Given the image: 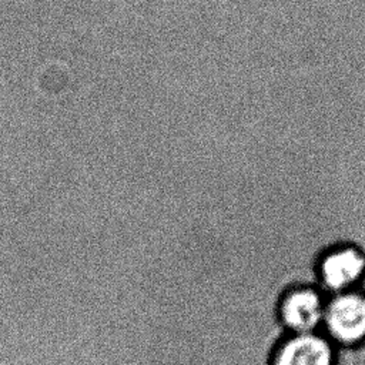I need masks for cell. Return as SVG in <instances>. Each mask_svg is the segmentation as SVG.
<instances>
[{
	"label": "cell",
	"mask_w": 365,
	"mask_h": 365,
	"mask_svg": "<svg viewBox=\"0 0 365 365\" xmlns=\"http://www.w3.org/2000/svg\"><path fill=\"white\" fill-rule=\"evenodd\" d=\"M327 294L311 281H291L279 292L275 318L284 334L321 331Z\"/></svg>",
	"instance_id": "obj_1"
},
{
	"label": "cell",
	"mask_w": 365,
	"mask_h": 365,
	"mask_svg": "<svg viewBox=\"0 0 365 365\" xmlns=\"http://www.w3.org/2000/svg\"><path fill=\"white\" fill-rule=\"evenodd\" d=\"M312 277L327 297L361 288L365 281V252L352 244L331 245L317 255Z\"/></svg>",
	"instance_id": "obj_3"
},
{
	"label": "cell",
	"mask_w": 365,
	"mask_h": 365,
	"mask_svg": "<svg viewBox=\"0 0 365 365\" xmlns=\"http://www.w3.org/2000/svg\"><path fill=\"white\" fill-rule=\"evenodd\" d=\"M321 332L339 349L365 345V291L328 295Z\"/></svg>",
	"instance_id": "obj_2"
},
{
	"label": "cell",
	"mask_w": 365,
	"mask_h": 365,
	"mask_svg": "<svg viewBox=\"0 0 365 365\" xmlns=\"http://www.w3.org/2000/svg\"><path fill=\"white\" fill-rule=\"evenodd\" d=\"M268 365H338V348L321 331L284 334L274 344Z\"/></svg>",
	"instance_id": "obj_4"
}]
</instances>
